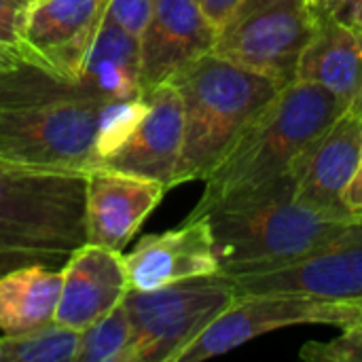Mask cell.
<instances>
[{
  "label": "cell",
  "instance_id": "cell-3",
  "mask_svg": "<svg viewBox=\"0 0 362 362\" xmlns=\"http://www.w3.org/2000/svg\"><path fill=\"white\" fill-rule=\"evenodd\" d=\"M170 83L185 110V138L174 187L206 180L246 127L284 87L216 53L191 62Z\"/></svg>",
  "mask_w": 362,
  "mask_h": 362
},
{
  "label": "cell",
  "instance_id": "cell-29",
  "mask_svg": "<svg viewBox=\"0 0 362 362\" xmlns=\"http://www.w3.org/2000/svg\"><path fill=\"white\" fill-rule=\"evenodd\" d=\"M23 62H25V59H21V57L15 55L13 51L0 47V66H17V64H23Z\"/></svg>",
  "mask_w": 362,
  "mask_h": 362
},
{
  "label": "cell",
  "instance_id": "cell-22",
  "mask_svg": "<svg viewBox=\"0 0 362 362\" xmlns=\"http://www.w3.org/2000/svg\"><path fill=\"white\" fill-rule=\"evenodd\" d=\"M132 322L123 301L81 333L74 362H129Z\"/></svg>",
  "mask_w": 362,
  "mask_h": 362
},
{
  "label": "cell",
  "instance_id": "cell-28",
  "mask_svg": "<svg viewBox=\"0 0 362 362\" xmlns=\"http://www.w3.org/2000/svg\"><path fill=\"white\" fill-rule=\"evenodd\" d=\"M240 0H197V4L204 8V13L212 19L216 28L225 23V19L231 15V11L238 6Z\"/></svg>",
  "mask_w": 362,
  "mask_h": 362
},
{
  "label": "cell",
  "instance_id": "cell-32",
  "mask_svg": "<svg viewBox=\"0 0 362 362\" xmlns=\"http://www.w3.org/2000/svg\"><path fill=\"white\" fill-rule=\"evenodd\" d=\"M0 362H4V337L0 335Z\"/></svg>",
  "mask_w": 362,
  "mask_h": 362
},
{
  "label": "cell",
  "instance_id": "cell-33",
  "mask_svg": "<svg viewBox=\"0 0 362 362\" xmlns=\"http://www.w3.org/2000/svg\"><path fill=\"white\" fill-rule=\"evenodd\" d=\"M28 2H30V4H32V2H38V0H28Z\"/></svg>",
  "mask_w": 362,
  "mask_h": 362
},
{
  "label": "cell",
  "instance_id": "cell-12",
  "mask_svg": "<svg viewBox=\"0 0 362 362\" xmlns=\"http://www.w3.org/2000/svg\"><path fill=\"white\" fill-rule=\"evenodd\" d=\"M106 8L108 0L32 2L23 28L30 57L68 81H78Z\"/></svg>",
  "mask_w": 362,
  "mask_h": 362
},
{
  "label": "cell",
  "instance_id": "cell-14",
  "mask_svg": "<svg viewBox=\"0 0 362 362\" xmlns=\"http://www.w3.org/2000/svg\"><path fill=\"white\" fill-rule=\"evenodd\" d=\"M218 28L197 0H153L140 34L142 91L168 83L191 62L212 53Z\"/></svg>",
  "mask_w": 362,
  "mask_h": 362
},
{
  "label": "cell",
  "instance_id": "cell-24",
  "mask_svg": "<svg viewBox=\"0 0 362 362\" xmlns=\"http://www.w3.org/2000/svg\"><path fill=\"white\" fill-rule=\"evenodd\" d=\"M28 8H30L28 0H0V47L13 51L15 55H19L25 62L36 64L30 57V53L25 49V40H23Z\"/></svg>",
  "mask_w": 362,
  "mask_h": 362
},
{
  "label": "cell",
  "instance_id": "cell-7",
  "mask_svg": "<svg viewBox=\"0 0 362 362\" xmlns=\"http://www.w3.org/2000/svg\"><path fill=\"white\" fill-rule=\"evenodd\" d=\"M314 25L316 11L305 0H240L212 53L288 85Z\"/></svg>",
  "mask_w": 362,
  "mask_h": 362
},
{
  "label": "cell",
  "instance_id": "cell-18",
  "mask_svg": "<svg viewBox=\"0 0 362 362\" xmlns=\"http://www.w3.org/2000/svg\"><path fill=\"white\" fill-rule=\"evenodd\" d=\"M78 81L104 100L140 98L144 93L140 36L104 15Z\"/></svg>",
  "mask_w": 362,
  "mask_h": 362
},
{
  "label": "cell",
  "instance_id": "cell-23",
  "mask_svg": "<svg viewBox=\"0 0 362 362\" xmlns=\"http://www.w3.org/2000/svg\"><path fill=\"white\" fill-rule=\"evenodd\" d=\"M299 356L308 362H362V318L344 325L331 341H308Z\"/></svg>",
  "mask_w": 362,
  "mask_h": 362
},
{
  "label": "cell",
  "instance_id": "cell-9",
  "mask_svg": "<svg viewBox=\"0 0 362 362\" xmlns=\"http://www.w3.org/2000/svg\"><path fill=\"white\" fill-rule=\"evenodd\" d=\"M238 295L288 293L333 301H362V218L312 252L259 272L227 274Z\"/></svg>",
  "mask_w": 362,
  "mask_h": 362
},
{
  "label": "cell",
  "instance_id": "cell-30",
  "mask_svg": "<svg viewBox=\"0 0 362 362\" xmlns=\"http://www.w3.org/2000/svg\"><path fill=\"white\" fill-rule=\"evenodd\" d=\"M312 8H316V6H322V4H327V0H305Z\"/></svg>",
  "mask_w": 362,
  "mask_h": 362
},
{
  "label": "cell",
  "instance_id": "cell-19",
  "mask_svg": "<svg viewBox=\"0 0 362 362\" xmlns=\"http://www.w3.org/2000/svg\"><path fill=\"white\" fill-rule=\"evenodd\" d=\"M62 267L25 265L0 276V335L13 337L55 320Z\"/></svg>",
  "mask_w": 362,
  "mask_h": 362
},
{
  "label": "cell",
  "instance_id": "cell-1",
  "mask_svg": "<svg viewBox=\"0 0 362 362\" xmlns=\"http://www.w3.org/2000/svg\"><path fill=\"white\" fill-rule=\"evenodd\" d=\"M344 110L346 104L316 83L284 85L204 180V195L187 221L288 176L299 155Z\"/></svg>",
  "mask_w": 362,
  "mask_h": 362
},
{
  "label": "cell",
  "instance_id": "cell-4",
  "mask_svg": "<svg viewBox=\"0 0 362 362\" xmlns=\"http://www.w3.org/2000/svg\"><path fill=\"white\" fill-rule=\"evenodd\" d=\"M87 172L0 159V276L25 265L64 267L85 244Z\"/></svg>",
  "mask_w": 362,
  "mask_h": 362
},
{
  "label": "cell",
  "instance_id": "cell-15",
  "mask_svg": "<svg viewBox=\"0 0 362 362\" xmlns=\"http://www.w3.org/2000/svg\"><path fill=\"white\" fill-rule=\"evenodd\" d=\"M132 291H155L180 280L221 272L208 218L144 235L125 257Z\"/></svg>",
  "mask_w": 362,
  "mask_h": 362
},
{
  "label": "cell",
  "instance_id": "cell-27",
  "mask_svg": "<svg viewBox=\"0 0 362 362\" xmlns=\"http://www.w3.org/2000/svg\"><path fill=\"white\" fill-rule=\"evenodd\" d=\"M344 204L354 218H362V151L356 172H354V176H352V180L344 193Z\"/></svg>",
  "mask_w": 362,
  "mask_h": 362
},
{
  "label": "cell",
  "instance_id": "cell-2",
  "mask_svg": "<svg viewBox=\"0 0 362 362\" xmlns=\"http://www.w3.org/2000/svg\"><path fill=\"white\" fill-rule=\"evenodd\" d=\"M136 100L81 98L0 110V159L36 170L89 172L144 112Z\"/></svg>",
  "mask_w": 362,
  "mask_h": 362
},
{
  "label": "cell",
  "instance_id": "cell-8",
  "mask_svg": "<svg viewBox=\"0 0 362 362\" xmlns=\"http://www.w3.org/2000/svg\"><path fill=\"white\" fill-rule=\"evenodd\" d=\"M361 318L362 301H333L288 293H244L238 295L191 346H187L176 362L214 358L286 327H344Z\"/></svg>",
  "mask_w": 362,
  "mask_h": 362
},
{
  "label": "cell",
  "instance_id": "cell-25",
  "mask_svg": "<svg viewBox=\"0 0 362 362\" xmlns=\"http://www.w3.org/2000/svg\"><path fill=\"white\" fill-rule=\"evenodd\" d=\"M153 0H108L106 17L119 23L123 30L140 36L148 23Z\"/></svg>",
  "mask_w": 362,
  "mask_h": 362
},
{
  "label": "cell",
  "instance_id": "cell-16",
  "mask_svg": "<svg viewBox=\"0 0 362 362\" xmlns=\"http://www.w3.org/2000/svg\"><path fill=\"white\" fill-rule=\"evenodd\" d=\"M62 293L55 322L83 333L129 293L123 252L83 244L62 267Z\"/></svg>",
  "mask_w": 362,
  "mask_h": 362
},
{
  "label": "cell",
  "instance_id": "cell-21",
  "mask_svg": "<svg viewBox=\"0 0 362 362\" xmlns=\"http://www.w3.org/2000/svg\"><path fill=\"white\" fill-rule=\"evenodd\" d=\"M78 344V331L53 320L36 331L4 337V362H74Z\"/></svg>",
  "mask_w": 362,
  "mask_h": 362
},
{
  "label": "cell",
  "instance_id": "cell-13",
  "mask_svg": "<svg viewBox=\"0 0 362 362\" xmlns=\"http://www.w3.org/2000/svg\"><path fill=\"white\" fill-rule=\"evenodd\" d=\"M168 187L108 168H91L85 187V244L123 252Z\"/></svg>",
  "mask_w": 362,
  "mask_h": 362
},
{
  "label": "cell",
  "instance_id": "cell-26",
  "mask_svg": "<svg viewBox=\"0 0 362 362\" xmlns=\"http://www.w3.org/2000/svg\"><path fill=\"white\" fill-rule=\"evenodd\" d=\"M325 6L341 21L362 30V0H327Z\"/></svg>",
  "mask_w": 362,
  "mask_h": 362
},
{
  "label": "cell",
  "instance_id": "cell-10",
  "mask_svg": "<svg viewBox=\"0 0 362 362\" xmlns=\"http://www.w3.org/2000/svg\"><path fill=\"white\" fill-rule=\"evenodd\" d=\"M361 151L362 117L348 108L291 168L295 199L327 218L341 223L356 221L344 204V193L356 172Z\"/></svg>",
  "mask_w": 362,
  "mask_h": 362
},
{
  "label": "cell",
  "instance_id": "cell-6",
  "mask_svg": "<svg viewBox=\"0 0 362 362\" xmlns=\"http://www.w3.org/2000/svg\"><path fill=\"white\" fill-rule=\"evenodd\" d=\"M238 297L225 272L132 291L123 305L132 322L129 362H176L204 329Z\"/></svg>",
  "mask_w": 362,
  "mask_h": 362
},
{
  "label": "cell",
  "instance_id": "cell-20",
  "mask_svg": "<svg viewBox=\"0 0 362 362\" xmlns=\"http://www.w3.org/2000/svg\"><path fill=\"white\" fill-rule=\"evenodd\" d=\"M98 98L81 81H68L32 62L0 66V110L40 106L64 100Z\"/></svg>",
  "mask_w": 362,
  "mask_h": 362
},
{
  "label": "cell",
  "instance_id": "cell-11",
  "mask_svg": "<svg viewBox=\"0 0 362 362\" xmlns=\"http://www.w3.org/2000/svg\"><path fill=\"white\" fill-rule=\"evenodd\" d=\"M142 95L146 102L144 112L98 168L157 180L170 191L174 189L185 138L182 100L170 81Z\"/></svg>",
  "mask_w": 362,
  "mask_h": 362
},
{
  "label": "cell",
  "instance_id": "cell-5",
  "mask_svg": "<svg viewBox=\"0 0 362 362\" xmlns=\"http://www.w3.org/2000/svg\"><path fill=\"white\" fill-rule=\"evenodd\" d=\"M225 274L291 263L322 246L350 223L327 218L295 199L293 176L223 204L206 214Z\"/></svg>",
  "mask_w": 362,
  "mask_h": 362
},
{
  "label": "cell",
  "instance_id": "cell-17",
  "mask_svg": "<svg viewBox=\"0 0 362 362\" xmlns=\"http://www.w3.org/2000/svg\"><path fill=\"white\" fill-rule=\"evenodd\" d=\"M316 25L308 40L295 81L316 83L352 108L362 93V30L316 6Z\"/></svg>",
  "mask_w": 362,
  "mask_h": 362
},
{
  "label": "cell",
  "instance_id": "cell-31",
  "mask_svg": "<svg viewBox=\"0 0 362 362\" xmlns=\"http://www.w3.org/2000/svg\"><path fill=\"white\" fill-rule=\"evenodd\" d=\"M352 110H356V112H358V115L362 117V93H361V98H358V102H356V104L352 106Z\"/></svg>",
  "mask_w": 362,
  "mask_h": 362
}]
</instances>
